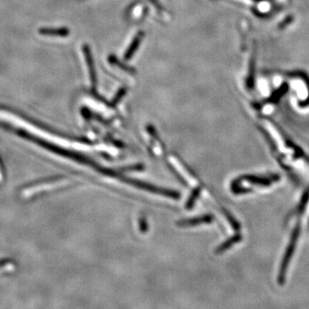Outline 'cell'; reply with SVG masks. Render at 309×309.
<instances>
[]
</instances>
